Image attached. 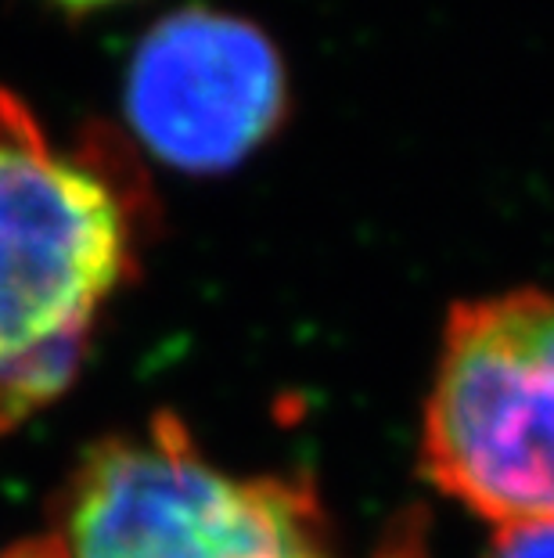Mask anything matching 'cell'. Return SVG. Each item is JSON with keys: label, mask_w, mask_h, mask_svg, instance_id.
I'll use <instances>...</instances> for the list:
<instances>
[{"label": "cell", "mask_w": 554, "mask_h": 558, "mask_svg": "<svg viewBox=\"0 0 554 558\" xmlns=\"http://www.w3.org/2000/svg\"><path fill=\"white\" fill-rule=\"evenodd\" d=\"M421 465L497 526L554 522V292L515 289L454 306Z\"/></svg>", "instance_id": "3957f363"}, {"label": "cell", "mask_w": 554, "mask_h": 558, "mask_svg": "<svg viewBox=\"0 0 554 558\" xmlns=\"http://www.w3.org/2000/svg\"><path fill=\"white\" fill-rule=\"evenodd\" d=\"M134 198L98 148L62 151L0 87V433L62 397L134 267Z\"/></svg>", "instance_id": "6da1fadb"}, {"label": "cell", "mask_w": 554, "mask_h": 558, "mask_svg": "<svg viewBox=\"0 0 554 558\" xmlns=\"http://www.w3.org/2000/svg\"><path fill=\"white\" fill-rule=\"evenodd\" d=\"M4 558H332L310 483L231 476L184 422L94 444L58 490L47 533Z\"/></svg>", "instance_id": "7a4b0ae2"}, {"label": "cell", "mask_w": 554, "mask_h": 558, "mask_svg": "<svg viewBox=\"0 0 554 558\" xmlns=\"http://www.w3.org/2000/svg\"><path fill=\"white\" fill-rule=\"evenodd\" d=\"M487 558H554V522L497 526Z\"/></svg>", "instance_id": "5b68a950"}, {"label": "cell", "mask_w": 554, "mask_h": 558, "mask_svg": "<svg viewBox=\"0 0 554 558\" xmlns=\"http://www.w3.org/2000/svg\"><path fill=\"white\" fill-rule=\"evenodd\" d=\"M69 15H87V11H101V8H112V4H123V0H51Z\"/></svg>", "instance_id": "52a82bcc"}, {"label": "cell", "mask_w": 554, "mask_h": 558, "mask_svg": "<svg viewBox=\"0 0 554 558\" xmlns=\"http://www.w3.org/2000/svg\"><path fill=\"white\" fill-rule=\"evenodd\" d=\"M123 109L159 162L220 173L274 137L288 112V73L256 22L184 8L159 19L134 47Z\"/></svg>", "instance_id": "277c9868"}, {"label": "cell", "mask_w": 554, "mask_h": 558, "mask_svg": "<svg viewBox=\"0 0 554 558\" xmlns=\"http://www.w3.org/2000/svg\"><path fill=\"white\" fill-rule=\"evenodd\" d=\"M379 558H426V555H421L418 537H396L393 544H385V551Z\"/></svg>", "instance_id": "8992f818"}]
</instances>
